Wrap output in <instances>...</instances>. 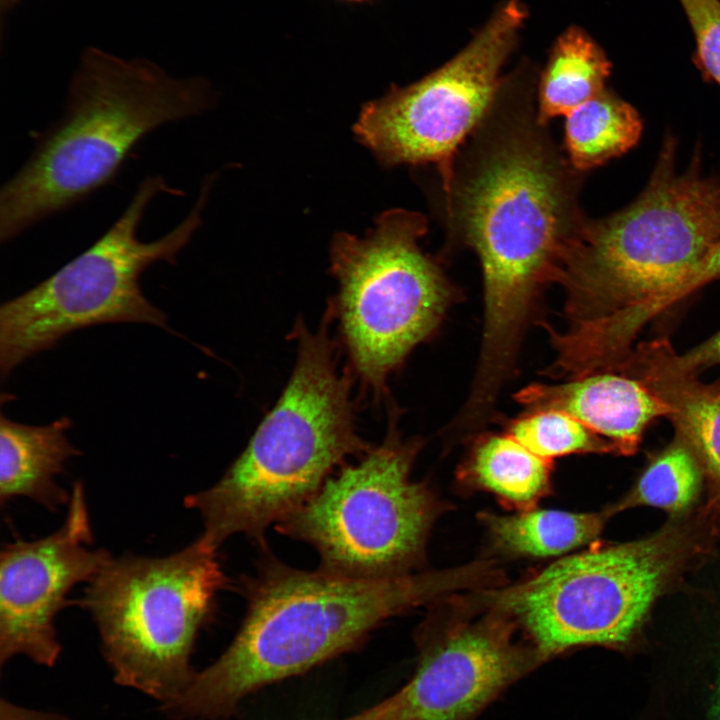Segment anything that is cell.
Here are the masks:
<instances>
[{
	"label": "cell",
	"mask_w": 720,
	"mask_h": 720,
	"mask_svg": "<svg viewBox=\"0 0 720 720\" xmlns=\"http://www.w3.org/2000/svg\"><path fill=\"white\" fill-rule=\"evenodd\" d=\"M533 75L525 65L504 76L443 191L447 231L482 267L478 369L493 379L511 374L536 297L559 280L587 219L579 206L583 173L539 121Z\"/></svg>",
	"instance_id": "1"
},
{
	"label": "cell",
	"mask_w": 720,
	"mask_h": 720,
	"mask_svg": "<svg viewBox=\"0 0 720 720\" xmlns=\"http://www.w3.org/2000/svg\"><path fill=\"white\" fill-rule=\"evenodd\" d=\"M668 137L641 194L601 219H586L559 277L566 291L572 357L613 369L643 327L689 294L694 274L720 241V180L676 170Z\"/></svg>",
	"instance_id": "2"
},
{
	"label": "cell",
	"mask_w": 720,
	"mask_h": 720,
	"mask_svg": "<svg viewBox=\"0 0 720 720\" xmlns=\"http://www.w3.org/2000/svg\"><path fill=\"white\" fill-rule=\"evenodd\" d=\"M443 585L436 575L355 577L266 559L242 583L247 609L231 644L162 710L175 720L229 717L249 694L352 650Z\"/></svg>",
	"instance_id": "3"
},
{
	"label": "cell",
	"mask_w": 720,
	"mask_h": 720,
	"mask_svg": "<svg viewBox=\"0 0 720 720\" xmlns=\"http://www.w3.org/2000/svg\"><path fill=\"white\" fill-rule=\"evenodd\" d=\"M62 118L1 188L0 240L82 202L109 184L152 131L210 107L208 83L174 78L145 59L98 48L81 55Z\"/></svg>",
	"instance_id": "4"
},
{
	"label": "cell",
	"mask_w": 720,
	"mask_h": 720,
	"mask_svg": "<svg viewBox=\"0 0 720 720\" xmlns=\"http://www.w3.org/2000/svg\"><path fill=\"white\" fill-rule=\"evenodd\" d=\"M325 319L294 330L297 357L280 398L242 453L211 487L184 498L218 549L236 534L264 547L267 529L312 498L327 478L371 446L357 433L350 377L340 372Z\"/></svg>",
	"instance_id": "5"
},
{
	"label": "cell",
	"mask_w": 720,
	"mask_h": 720,
	"mask_svg": "<svg viewBox=\"0 0 720 720\" xmlns=\"http://www.w3.org/2000/svg\"><path fill=\"white\" fill-rule=\"evenodd\" d=\"M217 550L198 537L167 556H112L87 583L80 605L119 684L163 704L189 685L197 636L226 584Z\"/></svg>",
	"instance_id": "6"
},
{
	"label": "cell",
	"mask_w": 720,
	"mask_h": 720,
	"mask_svg": "<svg viewBox=\"0 0 720 720\" xmlns=\"http://www.w3.org/2000/svg\"><path fill=\"white\" fill-rule=\"evenodd\" d=\"M213 179H206L193 208L177 226L145 242L138 238V229L152 200L161 193L182 194L162 176L146 177L118 219L89 248L38 285L3 303L2 379L79 329L122 322L166 328L167 316L146 298L140 276L158 261L174 263L189 244L202 223Z\"/></svg>",
	"instance_id": "7"
},
{
	"label": "cell",
	"mask_w": 720,
	"mask_h": 720,
	"mask_svg": "<svg viewBox=\"0 0 720 720\" xmlns=\"http://www.w3.org/2000/svg\"><path fill=\"white\" fill-rule=\"evenodd\" d=\"M426 218L384 212L364 237L335 235L331 271L338 280L334 308L353 370L375 393L408 353L438 325L450 288L419 246Z\"/></svg>",
	"instance_id": "8"
},
{
	"label": "cell",
	"mask_w": 720,
	"mask_h": 720,
	"mask_svg": "<svg viewBox=\"0 0 720 720\" xmlns=\"http://www.w3.org/2000/svg\"><path fill=\"white\" fill-rule=\"evenodd\" d=\"M691 552L688 530L591 549L554 562L494 597L544 660L583 645H620Z\"/></svg>",
	"instance_id": "9"
},
{
	"label": "cell",
	"mask_w": 720,
	"mask_h": 720,
	"mask_svg": "<svg viewBox=\"0 0 720 720\" xmlns=\"http://www.w3.org/2000/svg\"><path fill=\"white\" fill-rule=\"evenodd\" d=\"M417 450L415 441L391 430L275 527L314 547L323 569L366 578L404 575L418 562L437 512L429 489L410 478Z\"/></svg>",
	"instance_id": "10"
},
{
	"label": "cell",
	"mask_w": 720,
	"mask_h": 720,
	"mask_svg": "<svg viewBox=\"0 0 720 720\" xmlns=\"http://www.w3.org/2000/svg\"><path fill=\"white\" fill-rule=\"evenodd\" d=\"M526 15L519 0L506 1L448 62L364 105L354 126L359 141L385 166L435 164L447 190L455 157L492 104Z\"/></svg>",
	"instance_id": "11"
},
{
	"label": "cell",
	"mask_w": 720,
	"mask_h": 720,
	"mask_svg": "<svg viewBox=\"0 0 720 720\" xmlns=\"http://www.w3.org/2000/svg\"><path fill=\"white\" fill-rule=\"evenodd\" d=\"M82 483L74 484L61 526L35 540L17 539L0 553V661L23 655L52 666L61 645L55 620L80 583H89L112 557L93 547Z\"/></svg>",
	"instance_id": "12"
},
{
	"label": "cell",
	"mask_w": 720,
	"mask_h": 720,
	"mask_svg": "<svg viewBox=\"0 0 720 720\" xmlns=\"http://www.w3.org/2000/svg\"><path fill=\"white\" fill-rule=\"evenodd\" d=\"M545 661L499 619L423 637L416 669L392 696L342 720H476L508 687Z\"/></svg>",
	"instance_id": "13"
},
{
	"label": "cell",
	"mask_w": 720,
	"mask_h": 720,
	"mask_svg": "<svg viewBox=\"0 0 720 720\" xmlns=\"http://www.w3.org/2000/svg\"><path fill=\"white\" fill-rule=\"evenodd\" d=\"M528 411L559 409L610 441L618 453H635L650 423L669 406L635 377L603 371L556 385L531 384L515 395Z\"/></svg>",
	"instance_id": "14"
},
{
	"label": "cell",
	"mask_w": 720,
	"mask_h": 720,
	"mask_svg": "<svg viewBox=\"0 0 720 720\" xmlns=\"http://www.w3.org/2000/svg\"><path fill=\"white\" fill-rule=\"evenodd\" d=\"M666 338L635 346L616 368L637 378L670 408L676 436L690 449L720 500V377L701 382L682 369Z\"/></svg>",
	"instance_id": "15"
},
{
	"label": "cell",
	"mask_w": 720,
	"mask_h": 720,
	"mask_svg": "<svg viewBox=\"0 0 720 720\" xmlns=\"http://www.w3.org/2000/svg\"><path fill=\"white\" fill-rule=\"evenodd\" d=\"M68 417L47 425L22 424L1 414L0 499L1 504L27 497L55 512L67 505L70 494L57 484L67 461L81 454L69 441Z\"/></svg>",
	"instance_id": "16"
},
{
	"label": "cell",
	"mask_w": 720,
	"mask_h": 720,
	"mask_svg": "<svg viewBox=\"0 0 720 720\" xmlns=\"http://www.w3.org/2000/svg\"><path fill=\"white\" fill-rule=\"evenodd\" d=\"M611 63L598 44L572 26L555 41L537 79V113L541 123L568 115L605 89Z\"/></svg>",
	"instance_id": "17"
},
{
	"label": "cell",
	"mask_w": 720,
	"mask_h": 720,
	"mask_svg": "<svg viewBox=\"0 0 720 720\" xmlns=\"http://www.w3.org/2000/svg\"><path fill=\"white\" fill-rule=\"evenodd\" d=\"M566 117L564 152L581 173L629 151L640 139L643 127L636 109L606 89Z\"/></svg>",
	"instance_id": "18"
},
{
	"label": "cell",
	"mask_w": 720,
	"mask_h": 720,
	"mask_svg": "<svg viewBox=\"0 0 720 720\" xmlns=\"http://www.w3.org/2000/svg\"><path fill=\"white\" fill-rule=\"evenodd\" d=\"M615 508L598 513L528 510L517 515L486 514L483 520L495 542L522 555L548 557L571 551L593 540Z\"/></svg>",
	"instance_id": "19"
},
{
	"label": "cell",
	"mask_w": 720,
	"mask_h": 720,
	"mask_svg": "<svg viewBox=\"0 0 720 720\" xmlns=\"http://www.w3.org/2000/svg\"><path fill=\"white\" fill-rule=\"evenodd\" d=\"M465 471L473 482L506 502L528 507L549 487L550 461L508 433L488 435L475 445Z\"/></svg>",
	"instance_id": "20"
},
{
	"label": "cell",
	"mask_w": 720,
	"mask_h": 720,
	"mask_svg": "<svg viewBox=\"0 0 720 720\" xmlns=\"http://www.w3.org/2000/svg\"><path fill=\"white\" fill-rule=\"evenodd\" d=\"M701 467L677 436L647 466L635 487L614 508L616 511L648 505L680 512L696 499L701 486Z\"/></svg>",
	"instance_id": "21"
},
{
	"label": "cell",
	"mask_w": 720,
	"mask_h": 720,
	"mask_svg": "<svg viewBox=\"0 0 720 720\" xmlns=\"http://www.w3.org/2000/svg\"><path fill=\"white\" fill-rule=\"evenodd\" d=\"M508 434L547 461L574 453L617 452L610 441L559 409L530 410L510 422Z\"/></svg>",
	"instance_id": "22"
},
{
	"label": "cell",
	"mask_w": 720,
	"mask_h": 720,
	"mask_svg": "<svg viewBox=\"0 0 720 720\" xmlns=\"http://www.w3.org/2000/svg\"><path fill=\"white\" fill-rule=\"evenodd\" d=\"M680 1L696 37L698 60L720 86V1Z\"/></svg>",
	"instance_id": "23"
},
{
	"label": "cell",
	"mask_w": 720,
	"mask_h": 720,
	"mask_svg": "<svg viewBox=\"0 0 720 720\" xmlns=\"http://www.w3.org/2000/svg\"><path fill=\"white\" fill-rule=\"evenodd\" d=\"M676 362L684 370L697 374L720 364V330L683 354L676 353Z\"/></svg>",
	"instance_id": "24"
},
{
	"label": "cell",
	"mask_w": 720,
	"mask_h": 720,
	"mask_svg": "<svg viewBox=\"0 0 720 720\" xmlns=\"http://www.w3.org/2000/svg\"><path fill=\"white\" fill-rule=\"evenodd\" d=\"M720 279V241L702 262L688 286L689 294L711 281Z\"/></svg>",
	"instance_id": "25"
},
{
	"label": "cell",
	"mask_w": 720,
	"mask_h": 720,
	"mask_svg": "<svg viewBox=\"0 0 720 720\" xmlns=\"http://www.w3.org/2000/svg\"><path fill=\"white\" fill-rule=\"evenodd\" d=\"M2 715L6 716L3 720H64L54 714L29 711L5 702L2 703Z\"/></svg>",
	"instance_id": "26"
},
{
	"label": "cell",
	"mask_w": 720,
	"mask_h": 720,
	"mask_svg": "<svg viewBox=\"0 0 720 720\" xmlns=\"http://www.w3.org/2000/svg\"><path fill=\"white\" fill-rule=\"evenodd\" d=\"M19 0H1V18L2 24L6 14H8L18 3Z\"/></svg>",
	"instance_id": "27"
},
{
	"label": "cell",
	"mask_w": 720,
	"mask_h": 720,
	"mask_svg": "<svg viewBox=\"0 0 720 720\" xmlns=\"http://www.w3.org/2000/svg\"><path fill=\"white\" fill-rule=\"evenodd\" d=\"M713 717H714V720H720V673H719V678H718V682H717V690H716V698H715Z\"/></svg>",
	"instance_id": "28"
},
{
	"label": "cell",
	"mask_w": 720,
	"mask_h": 720,
	"mask_svg": "<svg viewBox=\"0 0 720 720\" xmlns=\"http://www.w3.org/2000/svg\"><path fill=\"white\" fill-rule=\"evenodd\" d=\"M342 1L361 3V2H366V1H370V0H342Z\"/></svg>",
	"instance_id": "29"
}]
</instances>
